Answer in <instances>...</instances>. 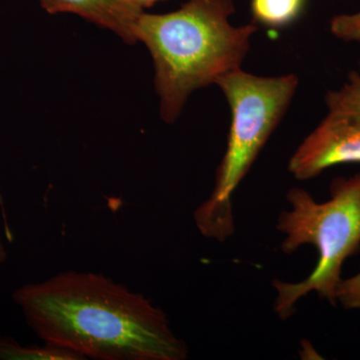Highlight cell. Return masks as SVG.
<instances>
[{
	"instance_id": "obj_1",
	"label": "cell",
	"mask_w": 360,
	"mask_h": 360,
	"mask_svg": "<svg viewBox=\"0 0 360 360\" xmlns=\"http://www.w3.org/2000/svg\"><path fill=\"white\" fill-rule=\"evenodd\" d=\"M44 343L82 360H186L188 347L150 298L92 271L66 270L14 291Z\"/></svg>"
},
{
	"instance_id": "obj_2",
	"label": "cell",
	"mask_w": 360,
	"mask_h": 360,
	"mask_svg": "<svg viewBox=\"0 0 360 360\" xmlns=\"http://www.w3.org/2000/svg\"><path fill=\"white\" fill-rule=\"evenodd\" d=\"M233 13L232 0H188L174 13L137 18L135 37L153 56L165 122L179 118L194 90L243 66L257 25H232Z\"/></svg>"
},
{
	"instance_id": "obj_3",
	"label": "cell",
	"mask_w": 360,
	"mask_h": 360,
	"mask_svg": "<svg viewBox=\"0 0 360 360\" xmlns=\"http://www.w3.org/2000/svg\"><path fill=\"white\" fill-rule=\"evenodd\" d=\"M329 193L328 200L317 202L309 191L293 187L286 194L290 210L277 219L276 229L284 236V255H292L303 245L314 246L319 255L314 269L303 281H272L274 311L283 321L311 292L335 307L343 264L360 251V172L333 179Z\"/></svg>"
},
{
	"instance_id": "obj_4",
	"label": "cell",
	"mask_w": 360,
	"mask_h": 360,
	"mask_svg": "<svg viewBox=\"0 0 360 360\" xmlns=\"http://www.w3.org/2000/svg\"><path fill=\"white\" fill-rule=\"evenodd\" d=\"M215 84L229 104L231 127L212 193L194 210L193 219L205 238L224 243L236 231L232 196L290 108L300 80L295 75L260 77L238 68Z\"/></svg>"
},
{
	"instance_id": "obj_5",
	"label": "cell",
	"mask_w": 360,
	"mask_h": 360,
	"mask_svg": "<svg viewBox=\"0 0 360 360\" xmlns=\"http://www.w3.org/2000/svg\"><path fill=\"white\" fill-rule=\"evenodd\" d=\"M328 112L296 148L288 162L295 179H315L328 168L360 163V71L348 73L340 89L328 90Z\"/></svg>"
},
{
	"instance_id": "obj_6",
	"label": "cell",
	"mask_w": 360,
	"mask_h": 360,
	"mask_svg": "<svg viewBox=\"0 0 360 360\" xmlns=\"http://www.w3.org/2000/svg\"><path fill=\"white\" fill-rule=\"evenodd\" d=\"M49 13L77 14L101 27L108 28L127 44H135V25L143 9L127 0H40Z\"/></svg>"
},
{
	"instance_id": "obj_7",
	"label": "cell",
	"mask_w": 360,
	"mask_h": 360,
	"mask_svg": "<svg viewBox=\"0 0 360 360\" xmlns=\"http://www.w3.org/2000/svg\"><path fill=\"white\" fill-rule=\"evenodd\" d=\"M307 0H251L253 23L281 30L302 16Z\"/></svg>"
},
{
	"instance_id": "obj_8",
	"label": "cell",
	"mask_w": 360,
	"mask_h": 360,
	"mask_svg": "<svg viewBox=\"0 0 360 360\" xmlns=\"http://www.w3.org/2000/svg\"><path fill=\"white\" fill-rule=\"evenodd\" d=\"M0 359L4 360H82L68 350L44 343L22 345L0 333Z\"/></svg>"
},
{
	"instance_id": "obj_9",
	"label": "cell",
	"mask_w": 360,
	"mask_h": 360,
	"mask_svg": "<svg viewBox=\"0 0 360 360\" xmlns=\"http://www.w3.org/2000/svg\"><path fill=\"white\" fill-rule=\"evenodd\" d=\"M330 32L342 41L360 42V9L335 16L330 21Z\"/></svg>"
},
{
	"instance_id": "obj_10",
	"label": "cell",
	"mask_w": 360,
	"mask_h": 360,
	"mask_svg": "<svg viewBox=\"0 0 360 360\" xmlns=\"http://www.w3.org/2000/svg\"><path fill=\"white\" fill-rule=\"evenodd\" d=\"M336 302L347 310H360V270L340 281Z\"/></svg>"
},
{
	"instance_id": "obj_11",
	"label": "cell",
	"mask_w": 360,
	"mask_h": 360,
	"mask_svg": "<svg viewBox=\"0 0 360 360\" xmlns=\"http://www.w3.org/2000/svg\"><path fill=\"white\" fill-rule=\"evenodd\" d=\"M132 6L139 7V8L143 9L146 7H150L155 4V2L160 1V0H127Z\"/></svg>"
},
{
	"instance_id": "obj_12",
	"label": "cell",
	"mask_w": 360,
	"mask_h": 360,
	"mask_svg": "<svg viewBox=\"0 0 360 360\" xmlns=\"http://www.w3.org/2000/svg\"><path fill=\"white\" fill-rule=\"evenodd\" d=\"M6 257L7 252L6 246H4V241H2L1 238H0V266L6 262Z\"/></svg>"
},
{
	"instance_id": "obj_13",
	"label": "cell",
	"mask_w": 360,
	"mask_h": 360,
	"mask_svg": "<svg viewBox=\"0 0 360 360\" xmlns=\"http://www.w3.org/2000/svg\"><path fill=\"white\" fill-rule=\"evenodd\" d=\"M359 71H360V63H359Z\"/></svg>"
}]
</instances>
